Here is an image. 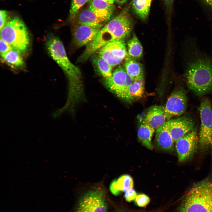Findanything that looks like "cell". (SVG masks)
<instances>
[{"instance_id":"3","label":"cell","mask_w":212,"mask_h":212,"mask_svg":"<svg viewBox=\"0 0 212 212\" xmlns=\"http://www.w3.org/2000/svg\"><path fill=\"white\" fill-rule=\"evenodd\" d=\"M46 46L50 55L61 67L67 77L70 84V100L78 101L82 95V75L77 67L68 58L63 44L57 37L50 34L47 37Z\"/></svg>"},{"instance_id":"34","label":"cell","mask_w":212,"mask_h":212,"mask_svg":"<svg viewBox=\"0 0 212 212\" xmlns=\"http://www.w3.org/2000/svg\"><path fill=\"white\" fill-rule=\"evenodd\" d=\"M128 0H114V1L117 4L122 5L126 3Z\"/></svg>"},{"instance_id":"22","label":"cell","mask_w":212,"mask_h":212,"mask_svg":"<svg viewBox=\"0 0 212 212\" xmlns=\"http://www.w3.org/2000/svg\"><path fill=\"white\" fill-rule=\"evenodd\" d=\"M92 59L95 67L101 75L105 79L111 76L113 68L105 60L98 55L93 57Z\"/></svg>"},{"instance_id":"5","label":"cell","mask_w":212,"mask_h":212,"mask_svg":"<svg viewBox=\"0 0 212 212\" xmlns=\"http://www.w3.org/2000/svg\"><path fill=\"white\" fill-rule=\"evenodd\" d=\"M0 38L19 53L27 49L29 38L27 28L20 19L16 17L8 22L0 30Z\"/></svg>"},{"instance_id":"29","label":"cell","mask_w":212,"mask_h":212,"mask_svg":"<svg viewBox=\"0 0 212 212\" xmlns=\"http://www.w3.org/2000/svg\"><path fill=\"white\" fill-rule=\"evenodd\" d=\"M124 196L125 200L130 202L135 200L137 195L136 191L132 188L125 192Z\"/></svg>"},{"instance_id":"17","label":"cell","mask_w":212,"mask_h":212,"mask_svg":"<svg viewBox=\"0 0 212 212\" xmlns=\"http://www.w3.org/2000/svg\"><path fill=\"white\" fill-rule=\"evenodd\" d=\"M73 19L74 23L97 28H101L104 23L89 8L77 14Z\"/></svg>"},{"instance_id":"26","label":"cell","mask_w":212,"mask_h":212,"mask_svg":"<svg viewBox=\"0 0 212 212\" xmlns=\"http://www.w3.org/2000/svg\"><path fill=\"white\" fill-rule=\"evenodd\" d=\"M89 0H72L70 12L72 19L79 9Z\"/></svg>"},{"instance_id":"20","label":"cell","mask_w":212,"mask_h":212,"mask_svg":"<svg viewBox=\"0 0 212 212\" xmlns=\"http://www.w3.org/2000/svg\"><path fill=\"white\" fill-rule=\"evenodd\" d=\"M144 80L134 81L128 87L125 101L130 102L141 98L144 95Z\"/></svg>"},{"instance_id":"14","label":"cell","mask_w":212,"mask_h":212,"mask_svg":"<svg viewBox=\"0 0 212 212\" xmlns=\"http://www.w3.org/2000/svg\"><path fill=\"white\" fill-rule=\"evenodd\" d=\"M165 108L162 106L155 105L148 110L143 122L155 130L158 128L167 121Z\"/></svg>"},{"instance_id":"1","label":"cell","mask_w":212,"mask_h":212,"mask_svg":"<svg viewBox=\"0 0 212 212\" xmlns=\"http://www.w3.org/2000/svg\"><path fill=\"white\" fill-rule=\"evenodd\" d=\"M184 76L188 89L201 97L212 91V57L202 52L193 38L184 43Z\"/></svg>"},{"instance_id":"32","label":"cell","mask_w":212,"mask_h":212,"mask_svg":"<svg viewBox=\"0 0 212 212\" xmlns=\"http://www.w3.org/2000/svg\"><path fill=\"white\" fill-rule=\"evenodd\" d=\"M75 212H90L84 203L80 199L77 208Z\"/></svg>"},{"instance_id":"31","label":"cell","mask_w":212,"mask_h":212,"mask_svg":"<svg viewBox=\"0 0 212 212\" xmlns=\"http://www.w3.org/2000/svg\"><path fill=\"white\" fill-rule=\"evenodd\" d=\"M167 14L170 16L172 12L174 0H163Z\"/></svg>"},{"instance_id":"21","label":"cell","mask_w":212,"mask_h":212,"mask_svg":"<svg viewBox=\"0 0 212 212\" xmlns=\"http://www.w3.org/2000/svg\"><path fill=\"white\" fill-rule=\"evenodd\" d=\"M152 0H132V8L140 18L145 20L148 16Z\"/></svg>"},{"instance_id":"35","label":"cell","mask_w":212,"mask_h":212,"mask_svg":"<svg viewBox=\"0 0 212 212\" xmlns=\"http://www.w3.org/2000/svg\"><path fill=\"white\" fill-rule=\"evenodd\" d=\"M92 0H89V1H91ZM105 1L107 2V3L110 4H113L114 1V0H102Z\"/></svg>"},{"instance_id":"9","label":"cell","mask_w":212,"mask_h":212,"mask_svg":"<svg viewBox=\"0 0 212 212\" xmlns=\"http://www.w3.org/2000/svg\"><path fill=\"white\" fill-rule=\"evenodd\" d=\"M175 143L178 161L183 162L189 160L196 152L199 143L196 129L194 128Z\"/></svg>"},{"instance_id":"24","label":"cell","mask_w":212,"mask_h":212,"mask_svg":"<svg viewBox=\"0 0 212 212\" xmlns=\"http://www.w3.org/2000/svg\"><path fill=\"white\" fill-rule=\"evenodd\" d=\"M114 180L116 188L120 194L122 192H125L133 187V180L129 175H123Z\"/></svg>"},{"instance_id":"15","label":"cell","mask_w":212,"mask_h":212,"mask_svg":"<svg viewBox=\"0 0 212 212\" xmlns=\"http://www.w3.org/2000/svg\"><path fill=\"white\" fill-rule=\"evenodd\" d=\"M155 140L156 146L158 148L169 152L174 150V142L169 132L167 122L156 130Z\"/></svg>"},{"instance_id":"23","label":"cell","mask_w":212,"mask_h":212,"mask_svg":"<svg viewBox=\"0 0 212 212\" xmlns=\"http://www.w3.org/2000/svg\"><path fill=\"white\" fill-rule=\"evenodd\" d=\"M128 54V56L133 59H138L141 57L143 54V47L142 46L135 35L127 42Z\"/></svg>"},{"instance_id":"33","label":"cell","mask_w":212,"mask_h":212,"mask_svg":"<svg viewBox=\"0 0 212 212\" xmlns=\"http://www.w3.org/2000/svg\"><path fill=\"white\" fill-rule=\"evenodd\" d=\"M202 1L205 4L212 9V0H202Z\"/></svg>"},{"instance_id":"13","label":"cell","mask_w":212,"mask_h":212,"mask_svg":"<svg viewBox=\"0 0 212 212\" xmlns=\"http://www.w3.org/2000/svg\"><path fill=\"white\" fill-rule=\"evenodd\" d=\"M100 29L74 23L72 31L74 44L78 47L87 45L96 37Z\"/></svg>"},{"instance_id":"10","label":"cell","mask_w":212,"mask_h":212,"mask_svg":"<svg viewBox=\"0 0 212 212\" xmlns=\"http://www.w3.org/2000/svg\"><path fill=\"white\" fill-rule=\"evenodd\" d=\"M187 102V97L183 89L174 90L168 98L165 107L167 120L182 115L186 110Z\"/></svg>"},{"instance_id":"4","label":"cell","mask_w":212,"mask_h":212,"mask_svg":"<svg viewBox=\"0 0 212 212\" xmlns=\"http://www.w3.org/2000/svg\"><path fill=\"white\" fill-rule=\"evenodd\" d=\"M177 212H212V178L194 184L182 198Z\"/></svg>"},{"instance_id":"27","label":"cell","mask_w":212,"mask_h":212,"mask_svg":"<svg viewBox=\"0 0 212 212\" xmlns=\"http://www.w3.org/2000/svg\"><path fill=\"white\" fill-rule=\"evenodd\" d=\"M135 200L136 204L138 206L144 207L149 203L150 199L147 196L142 194L137 195Z\"/></svg>"},{"instance_id":"12","label":"cell","mask_w":212,"mask_h":212,"mask_svg":"<svg viewBox=\"0 0 212 212\" xmlns=\"http://www.w3.org/2000/svg\"><path fill=\"white\" fill-rule=\"evenodd\" d=\"M105 198L103 191L96 189L85 193L80 199L90 212H107Z\"/></svg>"},{"instance_id":"25","label":"cell","mask_w":212,"mask_h":212,"mask_svg":"<svg viewBox=\"0 0 212 212\" xmlns=\"http://www.w3.org/2000/svg\"><path fill=\"white\" fill-rule=\"evenodd\" d=\"M20 53L13 49L1 56L9 64L16 67H21L23 66L24 62Z\"/></svg>"},{"instance_id":"16","label":"cell","mask_w":212,"mask_h":212,"mask_svg":"<svg viewBox=\"0 0 212 212\" xmlns=\"http://www.w3.org/2000/svg\"><path fill=\"white\" fill-rule=\"evenodd\" d=\"M89 8L104 23L108 21L112 15L115 9L113 4L102 0L90 1Z\"/></svg>"},{"instance_id":"28","label":"cell","mask_w":212,"mask_h":212,"mask_svg":"<svg viewBox=\"0 0 212 212\" xmlns=\"http://www.w3.org/2000/svg\"><path fill=\"white\" fill-rule=\"evenodd\" d=\"M13 49L9 44L0 38V51L1 55Z\"/></svg>"},{"instance_id":"7","label":"cell","mask_w":212,"mask_h":212,"mask_svg":"<svg viewBox=\"0 0 212 212\" xmlns=\"http://www.w3.org/2000/svg\"><path fill=\"white\" fill-rule=\"evenodd\" d=\"M134 81L127 74L124 67L120 65L110 77L105 79L104 82L111 91L125 101L128 87Z\"/></svg>"},{"instance_id":"19","label":"cell","mask_w":212,"mask_h":212,"mask_svg":"<svg viewBox=\"0 0 212 212\" xmlns=\"http://www.w3.org/2000/svg\"><path fill=\"white\" fill-rule=\"evenodd\" d=\"M155 131L154 129L143 122L138 130V137L140 141L143 146L151 150L153 148L152 139Z\"/></svg>"},{"instance_id":"2","label":"cell","mask_w":212,"mask_h":212,"mask_svg":"<svg viewBox=\"0 0 212 212\" xmlns=\"http://www.w3.org/2000/svg\"><path fill=\"white\" fill-rule=\"evenodd\" d=\"M130 5L125 7L118 14L100 29L94 39L86 45L78 59V62L86 61L107 44L115 40L124 39L129 35L133 27L129 12Z\"/></svg>"},{"instance_id":"36","label":"cell","mask_w":212,"mask_h":212,"mask_svg":"<svg viewBox=\"0 0 212 212\" xmlns=\"http://www.w3.org/2000/svg\"></svg>"},{"instance_id":"18","label":"cell","mask_w":212,"mask_h":212,"mask_svg":"<svg viewBox=\"0 0 212 212\" xmlns=\"http://www.w3.org/2000/svg\"><path fill=\"white\" fill-rule=\"evenodd\" d=\"M127 74L134 81L144 80V71L142 64L128 56L125 58L124 64Z\"/></svg>"},{"instance_id":"6","label":"cell","mask_w":212,"mask_h":212,"mask_svg":"<svg viewBox=\"0 0 212 212\" xmlns=\"http://www.w3.org/2000/svg\"><path fill=\"white\" fill-rule=\"evenodd\" d=\"M201 124L198 134L199 144L203 151L212 148V110L210 100L204 98L199 108Z\"/></svg>"},{"instance_id":"8","label":"cell","mask_w":212,"mask_h":212,"mask_svg":"<svg viewBox=\"0 0 212 212\" xmlns=\"http://www.w3.org/2000/svg\"><path fill=\"white\" fill-rule=\"evenodd\" d=\"M98 51V55L105 60L112 68L120 63L127 55L124 39L111 42Z\"/></svg>"},{"instance_id":"11","label":"cell","mask_w":212,"mask_h":212,"mask_svg":"<svg viewBox=\"0 0 212 212\" xmlns=\"http://www.w3.org/2000/svg\"><path fill=\"white\" fill-rule=\"evenodd\" d=\"M167 122L174 142L194 129L195 126L192 118L186 116L170 119Z\"/></svg>"},{"instance_id":"30","label":"cell","mask_w":212,"mask_h":212,"mask_svg":"<svg viewBox=\"0 0 212 212\" xmlns=\"http://www.w3.org/2000/svg\"><path fill=\"white\" fill-rule=\"evenodd\" d=\"M0 29L1 30L7 23V21L8 14L7 11L5 10H1L0 11Z\"/></svg>"}]
</instances>
